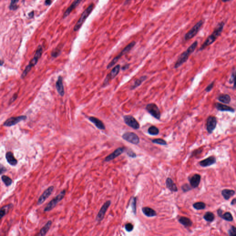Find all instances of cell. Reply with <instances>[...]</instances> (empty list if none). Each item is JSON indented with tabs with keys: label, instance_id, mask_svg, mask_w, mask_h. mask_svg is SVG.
<instances>
[{
	"label": "cell",
	"instance_id": "8992f818",
	"mask_svg": "<svg viewBox=\"0 0 236 236\" xmlns=\"http://www.w3.org/2000/svg\"><path fill=\"white\" fill-rule=\"evenodd\" d=\"M66 193V192L65 190H64L61 191L59 193V194H58L56 197H55L53 200H52L48 204L47 206L44 208V211H50L52 209H53L56 206V205L65 197Z\"/></svg>",
	"mask_w": 236,
	"mask_h": 236
},
{
	"label": "cell",
	"instance_id": "e0dca14e",
	"mask_svg": "<svg viewBox=\"0 0 236 236\" xmlns=\"http://www.w3.org/2000/svg\"><path fill=\"white\" fill-rule=\"evenodd\" d=\"M214 106L217 110L222 112H230L231 113H234L235 111V109L231 107L224 105L219 102L215 103L214 104Z\"/></svg>",
	"mask_w": 236,
	"mask_h": 236
},
{
	"label": "cell",
	"instance_id": "30bf717a",
	"mask_svg": "<svg viewBox=\"0 0 236 236\" xmlns=\"http://www.w3.org/2000/svg\"><path fill=\"white\" fill-rule=\"evenodd\" d=\"M124 121L127 125L133 129L137 130L140 128V125L135 118L132 116L125 115L124 116Z\"/></svg>",
	"mask_w": 236,
	"mask_h": 236
},
{
	"label": "cell",
	"instance_id": "d6986e66",
	"mask_svg": "<svg viewBox=\"0 0 236 236\" xmlns=\"http://www.w3.org/2000/svg\"><path fill=\"white\" fill-rule=\"evenodd\" d=\"M89 120H90V121L94 124L98 129L102 130L105 129V126L103 123L102 122V121H101L97 118L94 117H90L89 118Z\"/></svg>",
	"mask_w": 236,
	"mask_h": 236
},
{
	"label": "cell",
	"instance_id": "f1b7e54d",
	"mask_svg": "<svg viewBox=\"0 0 236 236\" xmlns=\"http://www.w3.org/2000/svg\"><path fill=\"white\" fill-rule=\"evenodd\" d=\"M180 223L185 227H190L192 226V222L191 220L189 218L185 217H181L179 220Z\"/></svg>",
	"mask_w": 236,
	"mask_h": 236
},
{
	"label": "cell",
	"instance_id": "8d00e7d4",
	"mask_svg": "<svg viewBox=\"0 0 236 236\" xmlns=\"http://www.w3.org/2000/svg\"><path fill=\"white\" fill-rule=\"evenodd\" d=\"M19 0H11L10 5L9 6L10 9L11 10H15L17 9V3Z\"/></svg>",
	"mask_w": 236,
	"mask_h": 236
},
{
	"label": "cell",
	"instance_id": "d590c367",
	"mask_svg": "<svg viewBox=\"0 0 236 236\" xmlns=\"http://www.w3.org/2000/svg\"><path fill=\"white\" fill-rule=\"evenodd\" d=\"M193 207L197 210H202L206 207L205 204L203 202H198L193 204Z\"/></svg>",
	"mask_w": 236,
	"mask_h": 236
},
{
	"label": "cell",
	"instance_id": "d6a6232c",
	"mask_svg": "<svg viewBox=\"0 0 236 236\" xmlns=\"http://www.w3.org/2000/svg\"><path fill=\"white\" fill-rule=\"evenodd\" d=\"M219 216L222 218L223 219L228 221H232L233 220L232 215L229 212L225 213L224 214H222V213L221 214L219 215Z\"/></svg>",
	"mask_w": 236,
	"mask_h": 236
},
{
	"label": "cell",
	"instance_id": "1f68e13d",
	"mask_svg": "<svg viewBox=\"0 0 236 236\" xmlns=\"http://www.w3.org/2000/svg\"><path fill=\"white\" fill-rule=\"evenodd\" d=\"M148 132V133L150 135H153V136L158 135L159 133V129L157 127H156V126H154V125L150 126L149 128Z\"/></svg>",
	"mask_w": 236,
	"mask_h": 236
},
{
	"label": "cell",
	"instance_id": "5b68a950",
	"mask_svg": "<svg viewBox=\"0 0 236 236\" xmlns=\"http://www.w3.org/2000/svg\"><path fill=\"white\" fill-rule=\"evenodd\" d=\"M204 23V21L203 20H200V21L196 23L193 26V27L185 35V37H184L185 40H189L190 39H192L193 37H195L197 35V34L198 33L201 28H202V26H203Z\"/></svg>",
	"mask_w": 236,
	"mask_h": 236
},
{
	"label": "cell",
	"instance_id": "60d3db41",
	"mask_svg": "<svg viewBox=\"0 0 236 236\" xmlns=\"http://www.w3.org/2000/svg\"><path fill=\"white\" fill-rule=\"evenodd\" d=\"M132 207V210L133 212L135 214H136V198L135 197H133L131 204Z\"/></svg>",
	"mask_w": 236,
	"mask_h": 236
},
{
	"label": "cell",
	"instance_id": "b9f144b4",
	"mask_svg": "<svg viewBox=\"0 0 236 236\" xmlns=\"http://www.w3.org/2000/svg\"><path fill=\"white\" fill-rule=\"evenodd\" d=\"M133 228L134 227H133V225L131 223L126 224L125 226V230H126V231H128V232H131V231H132L133 230Z\"/></svg>",
	"mask_w": 236,
	"mask_h": 236
},
{
	"label": "cell",
	"instance_id": "83f0119b",
	"mask_svg": "<svg viewBox=\"0 0 236 236\" xmlns=\"http://www.w3.org/2000/svg\"><path fill=\"white\" fill-rule=\"evenodd\" d=\"M52 225V221H48V222L45 224V226L43 227L41 230L39 232V234H38V236H45L46 234H47L48 231H49L50 230V228L51 226Z\"/></svg>",
	"mask_w": 236,
	"mask_h": 236
},
{
	"label": "cell",
	"instance_id": "d4e9b609",
	"mask_svg": "<svg viewBox=\"0 0 236 236\" xmlns=\"http://www.w3.org/2000/svg\"><path fill=\"white\" fill-rule=\"evenodd\" d=\"M147 76H142L141 77H140L136 80L135 82H134V84L131 86V90H134V89L137 88V87L139 86L140 85H141L142 84L147 80Z\"/></svg>",
	"mask_w": 236,
	"mask_h": 236
},
{
	"label": "cell",
	"instance_id": "603a6c76",
	"mask_svg": "<svg viewBox=\"0 0 236 236\" xmlns=\"http://www.w3.org/2000/svg\"><path fill=\"white\" fill-rule=\"evenodd\" d=\"M166 183L167 188H168L171 191H174V192H177L178 191L177 187L171 178H167V180H166Z\"/></svg>",
	"mask_w": 236,
	"mask_h": 236
},
{
	"label": "cell",
	"instance_id": "7dc6e473",
	"mask_svg": "<svg viewBox=\"0 0 236 236\" xmlns=\"http://www.w3.org/2000/svg\"><path fill=\"white\" fill-rule=\"evenodd\" d=\"M182 188V190L184 192L188 191V190H190L191 189V188L187 184L183 185Z\"/></svg>",
	"mask_w": 236,
	"mask_h": 236
},
{
	"label": "cell",
	"instance_id": "ffe728a7",
	"mask_svg": "<svg viewBox=\"0 0 236 236\" xmlns=\"http://www.w3.org/2000/svg\"><path fill=\"white\" fill-rule=\"evenodd\" d=\"M216 158L214 156H210L200 162V165L203 167H207L212 165L216 162Z\"/></svg>",
	"mask_w": 236,
	"mask_h": 236
},
{
	"label": "cell",
	"instance_id": "11a10c76",
	"mask_svg": "<svg viewBox=\"0 0 236 236\" xmlns=\"http://www.w3.org/2000/svg\"><path fill=\"white\" fill-rule=\"evenodd\" d=\"M231 1H232V0H222V2H223L225 3V2H228Z\"/></svg>",
	"mask_w": 236,
	"mask_h": 236
},
{
	"label": "cell",
	"instance_id": "7c38bea8",
	"mask_svg": "<svg viewBox=\"0 0 236 236\" xmlns=\"http://www.w3.org/2000/svg\"><path fill=\"white\" fill-rule=\"evenodd\" d=\"M110 204H111V201H108L101 207V208L97 215V218H96L97 221L100 222L103 220L105 214L108 207L110 206Z\"/></svg>",
	"mask_w": 236,
	"mask_h": 236
},
{
	"label": "cell",
	"instance_id": "3957f363",
	"mask_svg": "<svg viewBox=\"0 0 236 236\" xmlns=\"http://www.w3.org/2000/svg\"><path fill=\"white\" fill-rule=\"evenodd\" d=\"M94 4L91 3L83 12L81 16L80 17V19H78V21H77L76 24L75 25L74 29V31L77 32V31L80 30V28L82 26L83 24L84 21L86 20V19L88 17L89 15L91 14V12L93 10V9H94Z\"/></svg>",
	"mask_w": 236,
	"mask_h": 236
},
{
	"label": "cell",
	"instance_id": "ab89813d",
	"mask_svg": "<svg viewBox=\"0 0 236 236\" xmlns=\"http://www.w3.org/2000/svg\"><path fill=\"white\" fill-rule=\"evenodd\" d=\"M60 51H61V47H59V48L58 47L56 50H54L53 52L52 53V56L54 57H56L59 56V55H60Z\"/></svg>",
	"mask_w": 236,
	"mask_h": 236
},
{
	"label": "cell",
	"instance_id": "484cf974",
	"mask_svg": "<svg viewBox=\"0 0 236 236\" xmlns=\"http://www.w3.org/2000/svg\"><path fill=\"white\" fill-rule=\"evenodd\" d=\"M221 193L224 199L228 200L233 195H235V191L231 190L224 189L222 191Z\"/></svg>",
	"mask_w": 236,
	"mask_h": 236
},
{
	"label": "cell",
	"instance_id": "bcb514c9",
	"mask_svg": "<svg viewBox=\"0 0 236 236\" xmlns=\"http://www.w3.org/2000/svg\"><path fill=\"white\" fill-rule=\"evenodd\" d=\"M7 171V169L5 166H3L2 165L0 164V175H1L2 173Z\"/></svg>",
	"mask_w": 236,
	"mask_h": 236
},
{
	"label": "cell",
	"instance_id": "4dcf8cb0",
	"mask_svg": "<svg viewBox=\"0 0 236 236\" xmlns=\"http://www.w3.org/2000/svg\"><path fill=\"white\" fill-rule=\"evenodd\" d=\"M11 204L8 205L3 206V207L0 209V220H1L6 215L9 209L11 207Z\"/></svg>",
	"mask_w": 236,
	"mask_h": 236
},
{
	"label": "cell",
	"instance_id": "ba28073f",
	"mask_svg": "<svg viewBox=\"0 0 236 236\" xmlns=\"http://www.w3.org/2000/svg\"><path fill=\"white\" fill-rule=\"evenodd\" d=\"M122 138L126 141L133 145H138L139 143V138L137 134L133 132H125L122 135Z\"/></svg>",
	"mask_w": 236,
	"mask_h": 236
},
{
	"label": "cell",
	"instance_id": "ee69618b",
	"mask_svg": "<svg viewBox=\"0 0 236 236\" xmlns=\"http://www.w3.org/2000/svg\"><path fill=\"white\" fill-rule=\"evenodd\" d=\"M214 84V81L212 82L206 88L205 90V91H206L207 92H208L212 90L213 88Z\"/></svg>",
	"mask_w": 236,
	"mask_h": 236
},
{
	"label": "cell",
	"instance_id": "2e32d148",
	"mask_svg": "<svg viewBox=\"0 0 236 236\" xmlns=\"http://www.w3.org/2000/svg\"><path fill=\"white\" fill-rule=\"evenodd\" d=\"M56 87L59 95L61 97L64 96L65 94V91H64V86H63V78L61 76H59L58 77L57 80L56 82Z\"/></svg>",
	"mask_w": 236,
	"mask_h": 236
},
{
	"label": "cell",
	"instance_id": "44dd1931",
	"mask_svg": "<svg viewBox=\"0 0 236 236\" xmlns=\"http://www.w3.org/2000/svg\"><path fill=\"white\" fill-rule=\"evenodd\" d=\"M200 181H201V176L199 174H196L190 178V182L191 186L195 188L199 186Z\"/></svg>",
	"mask_w": 236,
	"mask_h": 236
},
{
	"label": "cell",
	"instance_id": "ac0fdd59",
	"mask_svg": "<svg viewBox=\"0 0 236 236\" xmlns=\"http://www.w3.org/2000/svg\"><path fill=\"white\" fill-rule=\"evenodd\" d=\"M82 1V0H75L70 5V7L64 12V15H63V18H65L68 16L70 15V13Z\"/></svg>",
	"mask_w": 236,
	"mask_h": 236
},
{
	"label": "cell",
	"instance_id": "7bdbcfd3",
	"mask_svg": "<svg viewBox=\"0 0 236 236\" xmlns=\"http://www.w3.org/2000/svg\"><path fill=\"white\" fill-rule=\"evenodd\" d=\"M228 233L230 236H236V228L234 226L231 227L230 229L228 231Z\"/></svg>",
	"mask_w": 236,
	"mask_h": 236
},
{
	"label": "cell",
	"instance_id": "7402d4cb",
	"mask_svg": "<svg viewBox=\"0 0 236 236\" xmlns=\"http://www.w3.org/2000/svg\"><path fill=\"white\" fill-rule=\"evenodd\" d=\"M6 158L7 162L10 165L15 166L18 163L17 161L15 158L14 154L11 152H8L6 154Z\"/></svg>",
	"mask_w": 236,
	"mask_h": 236
},
{
	"label": "cell",
	"instance_id": "f907efd6",
	"mask_svg": "<svg viewBox=\"0 0 236 236\" xmlns=\"http://www.w3.org/2000/svg\"><path fill=\"white\" fill-rule=\"evenodd\" d=\"M17 95H15L14 96V97H12V98L10 102H12L13 101H14L17 98Z\"/></svg>",
	"mask_w": 236,
	"mask_h": 236
},
{
	"label": "cell",
	"instance_id": "4fadbf2b",
	"mask_svg": "<svg viewBox=\"0 0 236 236\" xmlns=\"http://www.w3.org/2000/svg\"><path fill=\"white\" fill-rule=\"evenodd\" d=\"M42 53V47L41 46H38V48H37V50H36V52L33 58L31 60L30 63L27 66V67L32 69V67L35 66L37 62H38V60L41 57Z\"/></svg>",
	"mask_w": 236,
	"mask_h": 236
},
{
	"label": "cell",
	"instance_id": "9c48e42d",
	"mask_svg": "<svg viewBox=\"0 0 236 236\" xmlns=\"http://www.w3.org/2000/svg\"><path fill=\"white\" fill-rule=\"evenodd\" d=\"M217 120L216 117L209 116L207 120V130L209 134H211L217 125Z\"/></svg>",
	"mask_w": 236,
	"mask_h": 236
},
{
	"label": "cell",
	"instance_id": "db71d44e",
	"mask_svg": "<svg viewBox=\"0 0 236 236\" xmlns=\"http://www.w3.org/2000/svg\"><path fill=\"white\" fill-rule=\"evenodd\" d=\"M236 200L235 198H234L233 200H232V201H231V205H234L235 204H236Z\"/></svg>",
	"mask_w": 236,
	"mask_h": 236
},
{
	"label": "cell",
	"instance_id": "836d02e7",
	"mask_svg": "<svg viewBox=\"0 0 236 236\" xmlns=\"http://www.w3.org/2000/svg\"><path fill=\"white\" fill-rule=\"evenodd\" d=\"M204 218L205 221L208 222H212L214 219V215L210 212H207L204 215Z\"/></svg>",
	"mask_w": 236,
	"mask_h": 236
},
{
	"label": "cell",
	"instance_id": "74e56055",
	"mask_svg": "<svg viewBox=\"0 0 236 236\" xmlns=\"http://www.w3.org/2000/svg\"><path fill=\"white\" fill-rule=\"evenodd\" d=\"M152 142L153 143H156V144L162 145H167L166 141H165L164 140L161 139H153L152 140Z\"/></svg>",
	"mask_w": 236,
	"mask_h": 236
},
{
	"label": "cell",
	"instance_id": "52a82bcc",
	"mask_svg": "<svg viewBox=\"0 0 236 236\" xmlns=\"http://www.w3.org/2000/svg\"><path fill=\"white\" fill-rule=\"evenodd\" d=\"M145 109L149 114H150L156 119L158 120H160L161 113L159 108L156 105V104L153 103H149L147 105Z\"/></svg>",
	"mask_w": 236,
	"mask_h": 236
},
{
	"label": "cell",
	"instance_id": "7a4b0ae2",
	"mask_svg": "<svg viewBox=\"0 0 236 236\" xmlns=\"http://www.w3.org/2000/svg\"><path fill=\"white\" fill-rule=\"evenodd\" d=\"M197 45H198V42L196 41L189 47L186 50L183 52V53L181 54L178 60L175 63V66H174V68L175 69L179 68V67L181 66L183 63L186 62L187 60L188 59L189 57L194 52L196 48H197Z\"/></svg>",
	"mask_w": 236,
	"mask_h": 236
},
{
	"label": "cell",
	"instance_id": "f5cc1de1",
	"mask_svg": "<svg viewBox=\"0 0 236 236\" xmlns=\"http://www.w3.org/2000/svg\"><path fill=\"white\" fill-rule=\"evenodd\" d=\"M34 16V12L32 11V12H30L29 14V16L30 18H32Z\"/></svg>",
	"mask_w": 236,
	"mask_h": 236
},
{
	"label": "cell",
	"instance_id": "9f6ffc18",
	"mask_svg": "<svg viewBox=\"0 0 236 236\" xmlns=\"http://www.w3.org/2000/svg\"><path fill=\"white\" fill-rule=\"evenodd\" d=\"M3 61H1V60H0V66H2V64H3Z\"/></svg>",
	"mask_w": 236,
	"mask_h": 236
},
{
	"label": "cell",
	"instance_id": "5bb4252c",
	"mask_svg": "<svg viewBox=\"0 0 236 236\" xmlns=\"http://www.w3.org/2000/svg\"><path fill=\"white\" fill-rule=\"evenodd\" d=\"M54 189V187L53 186L49 187L47 189H46L38 199L37 203V205H39L42 204L43 202H45V200L50 196Z\"/></svg>",
	"mask_w": 236,
	"mask_h": 236
},
{
	"label": "cell",
	"instance_id": "f35d334b",
	"mask_svg": "<svg viewBox=\"0 0 236 236\" xmlns=\"http://www.w3.org/2000/svg\"><path fill=\"white\" fill-rule=\"evenodd\" d=\"M235 75H236V71H235V68L233 69V71H232V73H231V76L229 80V83L230 84H234V88L235 87Z\"/></svg>",
	"mask_w": 236,
	"mask_h": 236
},
{
	"label": "cell",
	"instance_id": "f6af8a7d",
	"mask_svg": "<svg viewBox=\"0 0 236 236\" xmlns=\"http://www.w3.org/2000/svg\"><path fill=\"white\" fill-rule=\"evenodd\" d=\"M110 80H111V79H110V77H109V75L108 74L107 76L106 77L105 79L104 80V82H103L102 86H106V85H107L108 84H109V82Z\"/></svg>",
	"mask_w": 236,
	"mask_h": 236
},
{
	"label": "cell",
	"instance_id": "f546056e",
	"mask_svg": "<svg viewBox=\"0 0 236 236\" xmlns=\"http://www.w3.org/2000/svg\"><path fill=\"white\" fill-rule=\"evenodd\" d=\"M120 68H121L120 65H117V66H116L111 70L110 74H108L111 80H112L113 78H115V77H116L117 76V75L119 74L120 71Z\"/></svg>",
	"mask_w": 236,
	"mask_h": 236
},
{
	"label": "cell",
	"instance_id": "8fae6325",
	"mask_svg": "<svg viewBox=\"0 0 236 236\" xmlns=\"http://www.w3.org/2000/svg\"><path fill=\"white\" fill-rule=\"evenodd\" d=\"M27 118L26 116H20L13 117L10 118L3 124V125L5 126H13L15 125L18 123L22 121H25Z\"/></svg>",
	"mask_w": 236,
	"mask_h": 236
},
{
	"label": "cell",
	"instance_id": "6da1fadb",
	"mask_svg": "<svg viewBox=\"0 0 236 236\" xmlns=\"http://www.w3.org/2000/svg\"><path fill=\"white\" fill-rule=\"evenodd\" d=\"M224 26H225V23L224 22L221 21V22H220L217 25L211 34L208 36L205 41L202 44V46H201L200 49H199V50H203L209 45L213 44L216 40V39L219 37V36L221 34L223 29H224Z\"/></svg>",
	"mask_w": 236,
	"mask_h": 236
},
{
	"label": "cell",
	"instance_id": "e575fe53",
	"mask_svg": "<svg viewBox=\"0 0 236 236\" xmlns=\"http://www.w3.org/2000/svg\"><path fill=\"white\" fill-rule=\"evenodd\" d=\"M2 180L7 186H10L12 183V180L11 179L6 175L2 176Z\"/></svg>",
	"mask_w": 236,
	"mask_h": 236
},
{
	"label": "cell",
	"instance_id": "4316f807",
	"mask_svg": "<svg viewBox=\"0 0 236 236\" xmlns=\"http://www.w3.org/2000/svg\"><path fill=\"white\" fill-rule=\"evenodd\" d=\"M218 99L219 101L225 104H229L231 101L230 96L228 94H221L218 97Z\"/></svg>",
	"mask_w": 236,
	"mask_h": 236
},
{
	"label": "cell",
	"instance_id": "c3c4849f",
	"mask_svg": "<svg viewBox=\"0 0 236 236\" xmlns=\"http://www.w3.org/2000/svg\"><path fill=\"white\" fill-rule=\"evenodd\" d=\"M127 155H128V156H129L132 157V158H135V157H136V154H135L133 151H131V150L128 151V152H127Z\"/></svg>",
	"mask_w": 236,
	"mask_h": 236
},
{
	"label": "cell",
	"instance_id": "816d5d0a",
	"mask_svg": "<svg viewBox=\"0 0 236 236\" xmlns=\"http://www.w3.org/2000/svg\"><path fill=\"white\" fill-rule=\"evenodd\" d=\"M51 2V0H46L45 3L46 5H50Z\"/></svg>",
	"mask_w": 236,
	"mask_h": 236
},
{
	"label": "cell",
	"instance_id": "9a60e30c",
	"mask_svg": "<svg viewBox=\"0 0 236 236\" xmlns=\"http://www.w3.org/2000/svg\"><path fill=\"white\" fill-rule=\"evenodd\" d=\"M124 148H118L114 152L111 153L109 156H107L104 161L106 162H108L114 160L115 158L121 155L123 153L124 151Z\"/></svg>",
	"mask_w": 236,
	"mask_h": 236
},
{
	"label": "cell",
	"instance_id": "cb8c5ba5",
	"mask_svg": "<svg viewBox=\"0 0 236 236\" xmlns=\"http://www.w3.org/2000/svg\"><path fill=\"white\" fill-rule=\"evenodd\" d=\"M142 211L146 216L152 217L156 215V213L152 208L149 207H144L142 208Z\"/></svg>",
	"mask_w": 236,
	"mask_h": 236
},
{
	"label": "cell",
	"instance_id": "681fc988",
	"mask_svg": "<svg viewBox=\"0 0 236 236\" xmlns=\"http://www.w3.org/2000/svg\"><path fill=\"white\" fill-rule=\"evenodd\" d=\"M129 66H130V65H129V64H126V65H125L123 67L122 69L123 70H126V69H128Z\"/></svg>",
	"mask_w": 236,
	"mask_h": 236
},
{
	"label": "cell",
	"instance_id": "277c9868",
	"mask_svg": "<svg viewBox=\"0 0 236 236\" xmlns=\"http://www.w3.org/2000/svg\"><path fill=\"white\" fill-rule=\"evenodd\" d=\"M136 42L133 41L132 42H131V43H129L128 45L126 46L121 51V53L118 55L117 56H116L109 64L108 65L107 67V69H108L109 68H111L112 67L114 66V65L119 60L121 57L122 56L125 54H127L128 53L130 50H131L133 47L136 45Z\"/></svg>",
	"mask_w": 236,
	"mask_h": 236
}]
</instances>
